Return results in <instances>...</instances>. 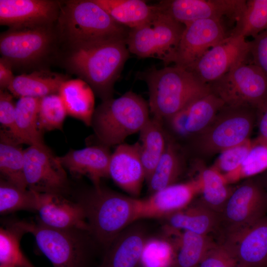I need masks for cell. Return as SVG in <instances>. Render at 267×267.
Wrapping results in <instances>:
<instances>
[{
    "label": "cell",
    "instance_id": "cell-1",
    "mask_svg": "<svg viewBox=\"0 0 267 267\" xmlns=\"http://www.w3.org/2000/svg\"><path fill=\"white\" fill-rule=\"evenodd\" d=\"M126 35L91 41L61 50L58 60L87 83L102 101L113 97L114 86L129 57Z\"/></svg>",
    "mask_w": 267,
    "mask_h": 267
},
{
    "label": "cell",
    "instance_id": "cell-2",
    "mask_svg": "<svg viewBox=\"0 0 267 267\" xmlns=\"http://www.w3.org/2000/svg\"><path fill=\"white\" fill-rule=\"evenodd\" d=\"M139 199L120 194L100 185L79 194L89 232L105 250L126 227L139 221Z\"/></svg>",
    "mask_w": 267,
    "mask_h": 267
},
{
    "label": "cell",
    "instance_id": "cell-3",
    "mask_svg": "<svg viewBox=\"0 0 267 267\" xmlns=\"http://www.w3.org/2000/svg\"><path fill=\"white\" fill-rule=\"evenodd\" d=\"M152 117L162 121L172 117L192 102L212 93L191 72L175 65L153 69L144 75Z\"/></svg>",
    "mask_w": 267,
    "mask_h": 267
},
{
    "label": "cell",
    "instance_id": "cell-4",
    "mask_svg": "<svg viewBox=\"0 0 267 267\" xmlns=\"http://www.w3.org/2000/svg\"><path fill=\"white\" fill-rule=\"evenodd\" d=\"M56 27L64 49L128 33L94 0L60 1Z\"/></svg>",
    "mask_w": 267,
    "mask_h": 267
},
{
    "label": "cell",
    "instance_id": "cell-5",
    "mask_svg": "<svg viewBox=\"0 0 267 267\" xmlns=\"http://www.w3.org/2000/svg\"><path fill=\"white\" fill-rule=\"evenodd\" d=\"M150 113L147 102L129 91L117 98L102 101L94 109L91 126L99 144L109 148L139 133L150 119Z\"/></svg>",
    "mask_w": 267,
    "mask_h": 267
},
{
    "label": "cell",
    "instance_id": "cell-6",
    "mask_svg": "<svg viewBox=\"0 0 267 267\" xmlns=\"http://www.w3.org/2000/svg\"><path fill=\"white\" fill-rule=\"evenodd\" d=\"M56 23L35 28H9L1 33V57L13 69H46L47 64L57 61L61 50Z\"/></svg>",
    "mask_w": 267,
    "mask_h": 267
},
{
    "label": "cell",
    "instance_id": "cell-7",
    "mask_svg": "<svg viewBox=\"0 0 267 267\" xmlns=\"http://www.w3.org/2000/svg\"><path fill=\"white\" fill-rule=\"evenodd\" d=\"M14 222L25 233L34 236L39 250L53 267H88L95 248L99 246L88 230L51 228L37 219Z\"/></svg>",
    "mask_w": 267,
    "mask_h": 267
},
{
    "label": "cell",
    "instance_id": "cell-8",
    "mask_svg": "<svg viewBox=\"0 0 267 267\" xmlns=\"http://www.w3.org/2000/svg\"><path fill=\"white\" fill-rule=\"evenodd\" d=\"M257 109L249 106L224 104L211 123L188 141L191 152L211 157L248 141L257 124Z\"/></svg>",
    "mask_w": 267,
    "mask_h": 267
},
{
    "label": "cell",
    "instance_id": "cell-9",
    "mask_svg": "<svg viewBox=\"0 0 267 267\" xmlns=\"http://www.w3.org/2000/svg\"><path fill=\"white\" fill-rule=\"evenodd\" d=\"M159 8L147 22L128 31L126 43L130 52L141 57H155L168 64L185 26Z\"/></svg>",
    "mask_w": 267,
    "mask_h": 267
},
{
    "label": "cell",
    "instance_id": "cell-10",
    "mask_svg": "<svg viewBox=\"0 0 267 267\" xmlns=\"http://www.w3.org/2000/svg\"><path fill=\"white\" fill-rule=\"evenodd\" d=\"M267 194L256 177L234 187L220 214V241L231 237L267 216Z\"/></svg>",
    "mask_w": 267,
    "mask_h": 267
},
{
    "label": "cell",
    "instance_id": "cell-11",
    "mask_svg": "<svg viewBox=\"0 0 267 267\" xmlns=\"http://www.w3.org/2000/svg\"><path fill=\"white\" fill-rule=\"evenodd\" d=\"M209 85L225 105L258 110L267 103V76L253 63H242Z\"/></svg>",
    "mask_w": 267,
    "mask_h": 267
},
{
    "label": "cell",
    "instance_id": "cell-12",
    "mask_svg": "<svg viewBox=\"0 0 267 267\" xmlns=\"http://www.w3.org/2000/svg\"><path fill=\"white\" fill-rule=\"evenodd\" d=\"M24 175L29 189L65 196L70 184L59 157L44 143L24 150Z\"/></svg>",
    "mask_w": 267,
    "mask_h": 267
},
{
    "label": "cell",
    "instance_id": "cell-13",
    "mask_svg": "<svg viewBox=\"0 0 267 267\" xmlns=\"http://www.w3.org/2000/svg\"><path fill=\"white\" fill-rule=\"evenodd\" d=\"M251 42L241 36L229 35L186 70L203 83L209 84L237 65L246 62L250 55Z\"/></svg>",
    "mask_w": 267,
    "mask_h": 267
},
{
    "label": "cell",
    "instance_id": "cell-14",
    "mask_svg": "<svg viewBox=\"0 0 267 267\" xmlns=\"http://www.w3.org/2000/svg\"><path fill=\"white\" fill-rule=\"evenodd\" d=\"M222 20L201 19L185 26L180 39L168 64L186 69L208 50L229 35L225 33Z\"/></svg>",
    "mask_w": 267,
    "mask_h": 267
},
{
    "label": "cell",
    "instance_id": "cell-15",
    "mask_svg": "<svg viewBox=\"0 0 267 267\" xmlns=\"http://www.w3.org/2000/svg\"><path fill=\"white\" fill-rule=\"evenodd\" d=\"M244 0H171L159 4L177 21L186 25L196 20H222L227 17L236 22L245 7Z\"/></svg>",
    "mask_w": 267,
    "mask_h": 267
},
{
    "label": "cell",
    "instance_id": "cell-16",
    "mask_svg": "<svg viewBox=\"0 0 267 267\" xmlns=\"http://www.w3.org/2000/svg\"><path fill=\"white\" fill-rule=\"evenodd\" d=\"M59 12L58 0H0V24L11 29L53 25Z\"/></svg>",
    "mask_w": 267,
    "mask_h": 267
},
{
    "label": "cell",
    "instance_id": "cell-17",
    "mask_svg": "<svg viewBox=\"0 0 267 267\" xmlns=\"http://www.w3.org/2000/svg\"><path fill=\"white\" fill-rule=\"evenodd\" d=\"M199 177L186 182L176 183L139 200L138 220L167 218L188 206L196 195L201 193Z\"/></svg>",
    "mask_w": 267,
    "mask_h": 267
},
{
    "label": "cell",
    "instance_id": "cell-18",
    "mask_svg": "<svg viewBox=\"0 0 267 267\" xmlns=\"http://www.w3.org/2000/svg\"><path fill=\"white\" fill-rule=\"evenodd\" d=\"M224 104L221 98L211 93L192 102L163 123L172 133L188 142L211 123Z\"/></svg>",
    "mask_w": 267,
    "mask_h": 267
},
{
    "label": "cell",
    "instance_id": "cell-19",
    "mask_svg": "<svg viewBox=\"0 0 267 267\" xmlns=\"http://www.w3.org/2000/svg\"><path fill=\"white\" fill-rule=\"evenodd\" d=\"M37 219L42 224L57 229L89 231L84 209L78 202L58 194L37 192Z\"/></svg>",
    "mask_w": 267,
    "mask_h": 267
},
{
    "label": "cell",
    "instance_id": "cell-20",
    "mask_svg": "<svg viewBox=\"0 0 267 267\" xmlns=\"http://www.w3.org/2000/svg\"><path fill=\"white\" fill-rule=\"evenodd\" d=\"M138 141L134 144L122 143L111 154L109 176L131 196L140 195L145 172L140 155Z\"/></svg>",
    "mask_w": 267,
    "mask_h": 267
},
{
    "label": "cell",
    "instance_id": "cell-21",
    "mask_svg": "<svg viewBox=\"0 0 267 267\" xmlns=\"http://www.w3.org/2000/svg\"><path fill=\"white\" fill-rule=\"evenodd\" d=\"M219 242L242 267H267V216L237 235Z\"/></svg>",
    "mask_w": 267,
    "mask_h": 267
},
{
    "label": "cell",
    "instance_id": "cell-22",
    "mask_svg": "<svg viewBox=\"0 0 267 267\" xmlns=\"http://www.w3.org/2000/svg\"><path fill=\"white\" fill-rule=\"evenodd\" d=\"M148 238L145 225L137 221L133 222L104 250L99 267H137Z\"/></svg>",
    "mask_w": 267,
    "mask_h": 267
},
{
    "label": "cell",
    "instance_id": "cell-23",
    "mask_svg": "<svg viewBox=\"0 0 267 267\" xmlns=\"http://www.w3.org/2000/svg\"><path fill=\"white\" fill-rule=\"evenodd\" d=\"M111 154L109 148L98 144L80 150H70L58 157L65 169L73 176H85L93 186L100 185L102 178L109 177V166Z\"/></svg>",
    "mask_w": 267,
    "mask_h": 267
},
{
    "label": "cell",
    "instance_id": "cell-24",
    "mask_svg": "<svg viewBox=\"0 0 267 267\" xmlns=\"http://www.w3.org/2000/svg\"><path fill=\"white\" fill-rule=\"evenodd\" d=\"M166 219L168 227L172 229L202 235L218 234L221 223L220 214L205 206L200 199Z\"/></svg>",
    "mask_w": 267,
    "mask_h": 267
},
{
    "label": "cell",
    "instance_id": "cell-25",
    "mask_svg": "<svg viewBox=\"0 0 267 267\" xmlns=\"http://www.w3.org/2000/svg\"><path fill=\"white\" fill-rule=\"evenodd\" d=\"M68 80L67 76L47 69L33 71L30 74L15 76L7 89L13 96L20 98H42L58 93L62 84Z\"/></svg>",
    "mask_w": 267,
    "mask_h": 267
},
{
    "label": "cell",
    "instance_id": "cell-26",
    "mask_svg": "<svg viewBox=\"0 0 267 267\" xmlns=\"http://www.w3.org/2000/svg\"><path fill=\"white\" fill-rule=\"evenodd\" d=\"M167 135L166 149L147 182L151 194L177 183L184 170V152L174 138Z\"/></svg>",
    "mask_w": 267,
    "mask_h": 267
},
{
    "label": "cell",
    "instance_id": "cell-27",
    "mask_svg": "<svg viewBox=\"0 0 267 267\" xmlns=\"http://www.w3.org/2000/svg\"><path fill=\"white\" fill-rule=\"evenodd\" d=\"M58 94L68 115L91 126L94 97V92L87 83L80 78L68 79L62 84Z\"/></svg>",
    "mask_w": 267,
    "mask_h": 267
},
{
    "label": "cell",
    "instance_id": "cell-28",
    "mask_svg": "<svg viewBox=\"0 0 267 267\" xmlns=\"http://www.w3.org/2000/svg\"><path fill=\"white\" fill-rule=\"evenodd\" d=\"M167 139L163 121L152 116L139 132L140 155L146 182L166 149Z\"/></svg>",
    "mask_w": 267,
    "mask_h": 267
},
{
    "label": "cell",
    "instance_id": "cell-29",
    "mask_svg": "<svg viewBox=\"0 0 267 267\" xmlns=\"http://www.w3.org/2000/svg\"><path fill=\"white\" fill-rule=\"evenodd\" d=\"M117 23L130 29L148 21L159 8L142 0H94Z\"/></svg>",
    "mask_w": 267,
    "mask_h": 267
},
{
    "label": "cell",
    "instance_id": "cell-30",
    "mask_svg": "<svg viewBox=\"0 0 267 267\" xmlns=\"http://www.w3.org/2000/svg\"><path fill=\"white\" fill-rule=\"evenodd\" d=\"M40 98H20L15 107L14 140L29 145L44 143L38 126Z\"/></svg>",
    "mask_w": 267,
    "mask_h": 267
},
{
    "label": "cell",
    "instance_id": "cell-31",
    "mask_svg": "<svg viewBox=\"0 0 267 267\" xmlns=\"http://www.w3.org/2000/svg\"><path fill=\"white\" fill-rule=\"evenodd\" d=\"M0 178L22 189H28L24 175V150L6 135L0 133Z\"/></svg>",
    "mask_w": 267,
    "mask_h": 267
},
{
    "label": "cell",
    "instance_id": "cell-32",
    "mask_svg": "<svg viewBox=\"0 0 267 267\" xmlns=\"http://www.w3.org/2000/svg\"><path fill=\"white\" fill-rule=\"evenodd\" d=\"M216 243L209 235L183 231L178 234L176 242L177 252L174 267L198 266Z\"/></svg>",
    "mask_w": 267,
    "mask_h": 267
},
{
    "label": "cell",
    "instance_id": "cell-33",
    "mask_svg": "<svg viewBox=\"0 0 267 267\" xmlns=\"http://www.w3.org/2000/svg\"><path fill=\"white\" fill-rule=\"evenodd\" d=\"M198 177L202 183L200 200L220 214L234 187L229 186L223 175L212 168L203 170Z\"/></svg>",
    "mask_w": 267,
    "mask_h": 267
},
{
    "label": "cell",
    "instance_id": "cell-34",
    "mask_svg": "<svg viewBox=\"0 0 267 267\" xmlns=\"http://www.w3.org/2000/svg\"><path fill=\"white\" fill-rule=\"evenodd\" d=\"M25 232L14 222L0 228V265L13 267H36L20 248V242Z\"/></svg>",
    "mask_w": 267,
    "mask_h": 267
},
{
    "label": "cell",
    "instance_id": "cell-35",
    "mask_svg": "<svg viewBox=\"0 0 267 267\" xmlns=\"http://www.w3.org/2000/svg\"><path fill=\"white\" fill-rule=\"evenodd\" d=\"M267 29V0H247L230 35L254 38Z\"/></svg>",
    "mask_w": 267,
    "mask_h": 267
},
{
    "label": "cell",
    "instance_id": "cell-36",
    "mask_svg": "<svg viewBox=\"0 0 267 267\" xmlns=\"http://www.w3.org/2000/svg\"><path fill=\"white\" fill-rule=\"evenodd\" d=\"M37 192L20 188L5 180H0V213L6 215L18 211L37 212Z\"/></svg>",
    "mask_w": 267,
    "mask_h": 267
},
{
    "label": "cell",
    "instance_id": "cell-37",
    "mask_svg": "<svg viewBox=\"0 0 267 267\" xmlns=\"http://www.w3.org/2000/svg\"><path fill=\"white\" fill-rule=\"evenodd\" d=\"M267 170V142L256 139L240 167L223 176L228 184L257 176Z\"/></svg>",
    "mask_w": 267,
    "mask_h": 267
},
{
    "label": "cell",
    "instance_id": "cell-38",
    "mask_svg": "<svg viewBox=\"0 0 267 267\" xmlns=\"http://www.w3.org/2000/svg\"><path fill=\"white\" fill-rule=\"evenodd\" d=\"M67 112L58 93L49 94L40 98L38 126L44 131L62 130Z\"/></svg>",
    "mask_w": 267,
    "mask_h": 267
},
{
    "label": "cell",
    "instance_id": "cell-39",
    "mask_svg": "<svg viewBox=\"0 0 267 267\" xmlns=\"http://www.w3.org/2000/svg\"><path fill=\"white\" fill-rule=\"evenodd\" d=\"M176 257L175 243L168 239L148 238L140 263L143 267H174Z\"/></svg>",
    "mask_w": 267,
    "mask_h": 267
},
{
    "label": "cell",
    "instance_id": "cell-40",
    "mask_svg": "<svg viewBox=\"0 0 267 267\" xmlns=\"http://www.w3.org/2000/svg\"><path fill=\"white\" fill-rule=\"evenodd\" d=\"M253 144V142L249 140L242 144L223 151L219 154L212 168L223 176L233 172L241 165Z\"/></svg>",
    "mask_w": 267,
    "mask_h": 267
},
{
    "label": "cell",
    "instance_id": "cell-41",
    "mask_svg": "<svg viewBox=\"0 0 267 267\" xmlns=\"http://www.w3.org/2000/svg\"><path fill=\"white\" fill-rule=\"evenodd\" d=\"M198 267H242L237 258L218 242L207 253Z\"/></svg>",
    "mask_w": 267,
    "mask_h": 267
},
{
    "label": "cell",
    "instance_id": "cell-42",
    "mask_svg": "<svg viewBox=\"0 0 267 267\" xmlns=\"http://www.w3.org/2000/svg\"><path fill=\"white\" fill-rule=\"evenodd\" d=\"M13 96L6 90L0 89V133L14 140L15 107Z\"/></svg>",
    "mask_w": 267,
    "mask_h": 267
},
{
    "label": "cell",
    "instance_id": "cell-43",
    "mask_svg": "<svg viewBox=\"0 0 267 267\" xmlns=\"http://www.w3.org/2000/svg\"><path fill=\"white\" fill-rule=\"evenodd\" d=\"M250 42V55L253 58V63L267 76V29Z\"/></svg>",
    "mask_w": 267,
    "mask_h": 267
},
{
    "label": "cell",
    "instance_id": "cell-44",
    "mask_svg": "<svg viewBox=\"0 0 267 267\" xmlns=\"http://www.w3.org/2000/svg\"><path fill=\"white\" fill-rule=\"evenodd\" d=\"M10 63L2 57L0 58V88L1 90L7 89L15 76Z\"/></svg>",
    "mask_w": 267,
    "mask_h": 267
},
{
    "label": "cell",
    "instance_id": "cell-45",
    "mask_svg": "<svg viewBox=\"0 0 267 267\" xmlns=\"http://www.w3.org/2000/svg\"><path fill=\"white\" fill-rule=\"evenodd\" d=\"M258 137L257 139L267 142V103L257 110Z\"/></svg>",
    "mask_w": 267,
    "mask_h": 267
},
{
    "label": "cell",
    "instance_id": "cell-46",
    "mask_svg": "<svg viewBox=\"0 0 267 267\" xmlns=\"http://www.w3.org/2000/svg\"><path fill=\"white\" fill-rule=\"evenodd\" d=\"M256 177L267 194V170Z\"/></svg>",
    "mask_w": 267,
    "mask_h": 267
},
{
    "label": "cell",
    "instance_id": "cell-47",
    "mask_svg": "<svg viewBox=\"0 0 267 267\" xmlns=\"http://www.w3.org/2000/svg\"><path fill=\"white\" fill-rule=\"evenodd\" d=\"M0 267H13L7 266V265H0Z\"/></svg>",
    "mask_w": 267,
    "mask_h": 267
},
{
    "label": "cell",
    "instance_id": "cell-48",
    "mask_svg": "<svg viewBox=\"0 0 267 267\" xmlns=\"http://www.w3.org/2000/svg\"><path fill=\"white\" fill-rule=\"evenodd\" d=\"M198 267V266H197V267Z\"/></svg>",
    "mask_w": 267,
    "mask_h": 267
},
{
    "label": "cell",
    "instance_id": "cell-49",
    "mask_svg": "<svg viewBox=\"0 0 267 267\" xmlns=\"http://www.w3.org/2000/svg\"></svg>",
    "mask_w": 267,
    "mask_h": 267
}]
</instances>
